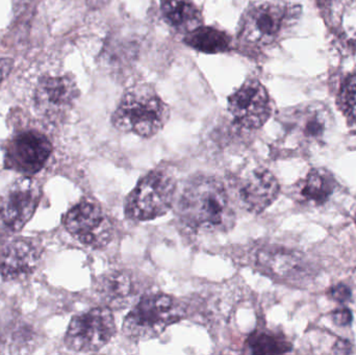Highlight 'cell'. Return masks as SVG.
Segmentation results:
<instances>
[{"mask_svg": "<svg viewBox=\"0 0 356 355\" xmlns=\"http://www.w3.org/2000/svg\"><path fill=\"white\" fill-rule=\"evenodd\" d=\"M177 212L181 222L197 233H224L232 229L236 221L225 185L207 175L186 183Z\"/></svg>", "mask_w": 356, "mask_h": 355, "instance_id": "6da1fadb", "label": "cell"}, {"mask_svg": "<svg viewBox=\"0 0 356 355\" xmlns=\"http://www.w3.org/2000/svg\"><path fill=\"white\" fill-rule=\"evenodd\" d=\"M300 14V6L284 0H257L241 19L238 41L248 49L270 47L290 33Z\"/></svg>", "mask_w": 356, "mask_h": 355, "instance_id": "7a4b0ae2", "label": "cell"}, {"mask_svg": "<svg viewBox=\"0 0 356 355\" xmlns=\"http://www.w3.org/2000/svg\"><path fill=\"white\" fill-rule=\"evenodd\" d=\"M170 110L156 90L148 85L129 88L112 117L114 126L142 138L156 135L168 122Z\"/></svg>", "mask_w": 356, "mask_h": 355, "instance_id": "3957f363", "label": "cell"}, {"mask_svg": "<svg viewBox=\"0 0 356 355\" xmlns=\"http://www.w3.org/2000/svg\"><path fill=\"white\" fill-rule=\"evenodd\" d=\"M184 308L172 296L154 293L144 296L123 323V333L134 341L156 339L184 317Z\"/></svg>", "mask_w": 356, "mask_h": 355, "instance_id": "277c9868", "label": "cell"}, {"mask_svg": "<svg viewBox=\"0 0 356 355\" xmlns=\"http://www.w3.org/2000/svg\"><path fill=\"white\" fill-rule=\"evenodd\" d=\"M177 181L164 170L148 173L136 185L125 202V214L131 220L150 221L164 216L175 201Z\"/></svg>", "mask_w": 356, "mask_h": 355, "instance_id": "5b68a950", "label": "cell"}, {"mask_svg": "<svg viewBox=\"0 0 356 355\" xmlns=\"http://www.w3.org/2000/svg\"><path fill=\"white\" fill-rule=\"evenodd\" d=\"M116 331L111 308H96L71 320L65 344L73 352H98L114 338Z\"/></svg>", "mask_w": 356, "mask_h": 355, "instance_id": "8992f818", "label": "cell"}, {"mask_svg": "<svg viewBox=\"0 0 356 355\" xmlns=\"http://www.w3.org/2000/svg\"><path fill=\"white\" fill-rule=\"evenodd\" d=\"M228 110L238 126L255 131L269 120L273 104L266 88L257 79H249L228 97Z\"/></svg>", "mask_w": 356, "mask_h": 355, "instance_id": "52a82bcc", "label": "cell"}, {"mask_svg": "<svg viewBox=\"0 0 356 355\" xmlns=\"http://www.w3.org/2000/svg\"><path fill=\"white\" fill-rule=\"evenodd\" d=\"M67 231L81 244L102 249L112 241L114 231L108 217L97 204L81 202L73 206L64 219Z\"/></svg>", "mask_w": 356, "mask_h": 355, "instance_id": "ba28073f", "label": "cell"}, {"mask_svg": "<svg viewBox=\"0 0 356 355\" xmlns=\"http://www.w3.org/2000/svg\"><path fill=\"white\" fill-rule=\"evenodd\" d=\"M40 188L31 179L16 181L0 195V222L12 231H19L33 216L40 201Z\"/></svg>", "mask_w": 356, "mask_h": 355, "instance_id": "9c48e42d", "label": "cell"}, {"mask_svg": "<svg viewBox=\"0 0 356 355\" xmlns=\"http://www.w3.org/2000/svg\"><path fill=\"white\" fill-rule=\"evenodd\" d=\"M49 140L37 131H25L8 143L6 154V168L31 175L39 172L51 154Z\"/></svg>", "mask_w": 356, "mask_h": 355, "instance_id": "30bf717a", "label": "cell"}, {"mask_svg": "<svg viewBox=\"0 0 356 355\" xmlns=\"http://www.w3.org/2000/svg\"><path fill=\"white\" fill-rule=\"evenodd\" d=\"M280 191L276 177L267 169L257 168L241 181L238 195L249 213L261 214L275 201Z\"/></svg>", "mask_w": 356, "mask_h": 355, "instance_id": "8fae6325", "label": "cell"}, {"mask_svg": "<svg viewBox=\"0 0 356 355\" xmlns=\"http://www.w3.org/2000/svg\"><path fill=\"white\" fill-rule=\"evenodd\" d=\"M284 121L293 135L307 142H317L325 135L330 114L322 104H305L286 112Z\"/></svg>", "mask_w": 356, "mask_h": 355, "instance_id": "7c38bea8", "label": "cell"}, {"mask_svg": "<svg viewBox=\"0 0 356 355\" xmlns=\"http://www.w3.org/2000/svg\"><path fill=\"white\" fill-rule=\"evenodd\" d=\"M79 95L76 83L69 76L45 77L35 91V102L46 115H58L72 106Z\"/></svg>", "mask_w": 356, "mask_h": 355, "instance_id": "4fadbf2b", "label": "cell"}, {"mask_svg": "<svg viewBox=\"0 0 356 355\" xmlns=\"http://www.w3.org/2000/svg\"><path fill=\"white\" fill-rule=\"evenodd\" d=\"M40 256L41 252L33 242L15 240L6 246L0 256V274L8 281L22 279L35 270Z\"/></svg>", "mask_w": 356, "mask_h": 355, "instance_id": "5bb4252c", "label": "cell"}, {"mask_svg": "<svg viewBox=\"0 0 356 355\" xmlns=\"http://www.w3.org/2000/svg\"><path fill=\"white\" fill-rule=\"evenodd\" d=\"M97 293L106 308H125L137 295L135 283L127 271H110L97 283Z\"/></svg>", "mask_w": 356, "mask_h": 355, "instance_id": "9a60e30c", "label": "cell"}, {"mask_svg": "<svg viewBox=\"0 0 356 355\" xmlns=\"http://www.w3.org/2000/svg\"><path fill=\"white\" fill-rule=\"evenodd\" d=\"M161 13L169 26L184 35L203 24L202 13L192 0H161Z\"/></svg>", "mask_w": 356, "mask_h": 355, "instance_id": "2e32d148", "label": "cell"}, {"mask_svg": "<svg viewBox=\"0 0 356 355\" xmlns=\"http://www.w3.org/2000/svg\"><path fill=\"white\" fill-rule=\"evenodd\" d=\"M334 191V179L324 169H313L305 179H301L294 192L297 200L301 204L322 206Z\"/></svg>", "mask_w": 356, "mask_h": 355, "instance_id": "e0dca14e", "label": "cell"}, {"mask_svg": "<svg viewBox=\"0 0 356 355\" xmlns=\"http://www.w3.org/2000/svg\"><path fill=\"white\" fill-rule=\"evenodd\" d=\"M184 42L197 51L211 54L223 53L230 49L232 37L222 29L201 25L195 31L186 33Z\"/></svg>", "mask_w": 356, "mask_h": 355, "instance_id": "ac0fdd59", "label": "cell"}, {"mask_svg": "<svg viewBox=\"0 0 356 355\" xmlns=\"http://www.w3.org/2000/svg\"><path fill=\"white\" fill-rule=\"evenodd\" d=\"M138 44L129 40L111 38L102 50V62L111 70L119 72L129 68L137 60Z\"/></svg>", "mask_w": 356, "mask_h": 355, "instance_id": "d6986e66", "label": "cell"}, {"mask_svg": "<svg viewBox=\"0 0 356 355\" xmlns=\"http://www.w3.org/2000/svg\"><path fill=\"white\" fill-rule=\"evenodd\" d=\"M247 349L253 354H280L289 352L291 344L277 333L259 331L253 333L246 342Z\"/></svg>", "mask_w": 356, "mask_h": 355, "instance_id": "ffe728a7", "label": "cell"}, {"mask_svg": "<svg viewBox=\"0 0 356 355\" xmlns=\"http://www.w3.org/2000/svg\"><path fill=\"white\" fill-rule=\"evenodd\" d=\"M339 106L350 122L356 123V73L350 75L343 83Z\"/></svg>", "mask_w": 356, "mask_h": 355, "instance_id": "44dd1931", "label": "cell"}, {"mask_svg": "<svg viewBox=\"0 0 356 355\" xmlns=\"http://www.w3.org/2000/svg\"><path fill=\"white\" fill-rule=\"evenodd\" d=\"M330 296L336 302L345 304V302H348L350 300L351 291L347 286L339 283V285L334 286L330 289Z\"/></svg>", "mask_w": 356, "mask_h": 355, "instance_id": "7402d4cb", "label": "cell"}, {"mask_svg": "<svg viewBox=\"0 0 356 355\" xmlns=\"http://www.w3.org/2000/svg\"><path fill=\"white\" fill-rule=\"evenodd\" d=\"M332 321L338 327H347L353 322V313L348 308H339L332 313Z\"/></svg>", "mask_w": 356, "mask_h": 355, "instance_id": "603a6c76", "label": "cell"}, {"mask_svg": "<svg viewBox=\"0 0 356 355\" xmlns=\"http://www.w3.org/2000/svg\"><path fill=\"white\" fill-rule=\"evenodd\" d=\"M14 67V60L12 58H0V85L4 79H8Z\"/></svg>", "mask_w": 356, "mask_h": 355, "instance_id": "cb8c5ba5", "label": "cell"}, {"mask_svg": "<svg viewBox=\"0 0 356 355\" xmlns=\"http://www.w3.org/2000/svg\"><path fill=\"white\" fill-rule=\"evenodd\" d=\"M110 1L111 0H89L90 4H91L92 6H94V8H96V6H104V4L108 3V2Z\"/></svg>", "mask_w": 356, "mask_h": 355, "instance_id": "d4e9b609", "label": "cell"}, {"mask_svg": "<svg viewBox=\"0 0 356 355\" xmlns=\"http://www.w3.org/2000/svg\"><path fill=\"white\" fill-rule=\"evenodd\" d=\"M355 224H356V216H355Z\"/></svg>", "mask_w": 356, "mask_h": 355, "instance_id": "484cf974", "label": "cell"}]
</instances>
